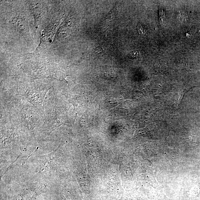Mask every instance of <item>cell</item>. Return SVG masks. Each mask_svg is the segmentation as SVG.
I'll return each instance as SVG.
<instances>
[{"label": "cell", "mask_w": 200, "mask_h": 200, "mask_svg": "<svg viewBox=\"0 0 200 200\" xmlns=\"http://www.w3.org/2000/svg\"><path fill=\"white\" fill-rule=\"evenodd\" d=\"M58 148L47 155L40 156L38 160L41 172L55 170L58 165Z\"/></svg>", "instance_id": "6da1fadb"}, {"label": "cell", "mask_w": 200, "mask_h": 200, "mask_svg": "<svg viewBox=\"0 0 200 200\" xmlns=\"http://www.w3.org/2000/svg\"><path fill=\"white\" fill-rule=\"evenodd\" d=\"M106 48H104L103 47L99 46L96 48L95 51V53L96 55L100 56L104 55L105 53L106 50Z\"/></svg>", "instance_id": "7a4b0ae2"}, {"label": "cell", "mask_w": 200, "mask_h": 200, "mask_svg": "<svg viewBox=\"0 0 200 200\" xmlns=\"http://www.w3.org/2000/svg\"><path fill=\"white\" fill-rule=\"evenodd\" d=\"M137 30L138 32L140 35H145L147 32V30L145 26L141 24H138Z\"/></svg>", "instance_id": "3957f363"}, {"label": "cell", "mask_w": 200, "mask_h": 200, "mask_svg": "<svg viewBox=\"0 0 200 200\" xmlns=\"http://www.w3.org/2000/svg\"><path fill=\"white\" fill-rule=\"evenodd\" d=\"M140 55V51H133L130 53L128 56L130 58H136L139 57Z\"/></svg>", "instance_id": "277c9868"}, {"label": "cell", "mask_w": 200, "mask_h": 200, "mask_svg": "<svg viewBox=\"0 0 200 200\" xmlns=\"http://www.w3.org/2000/svg\"><path fill=\"white\" fill-rule=\"evenodd\" d=\"M198 32H200V26L198 28Z\"/></svg>", "instance_id": "5b68a950"}]
</instances>
